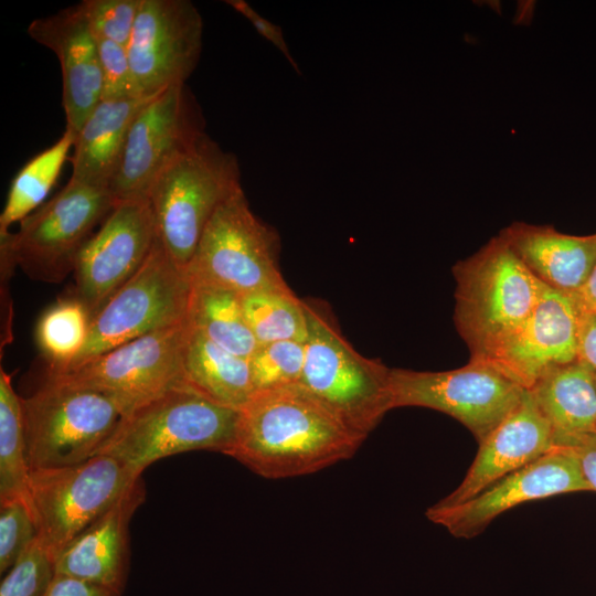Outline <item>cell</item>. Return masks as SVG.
Segmentation results:
<instances>
[{
	"instance_id": "cell-38",
	"label": "cell",
	"mask_w": 596,
	"mask_h": 596,
	"mask_svg": "<svg viewBox=\"0 0 596 596\" xmlns=\"http://www.w3.org/2000/svg\"><path fill=\"white\" fill-rule=\"evenodd\" d=\"M577 360L596 372V313L581 312Z\"/></svg>"
},
{
	"instance_id": "cell-27",
	"label": "cell",
	"mask_w": 596,
	"mask_h": 596,
	"mask_svg": "<svg viewBox=\"0 0 596 596\" xmlns=\"http://www.w3.org/2000/svg\"><path fill=\"white\" fill-rule=\"evenodd\" d=\"M11 375L0 369V500L30 501V475L22 402ZM32 507V505H31Z\"/></svg>"
},
{
	"instance_id": "cell-16",
	"label": "cell",
	"mask_w": 596,
	"mask_h": 596,
	"mask_svg": "<svg viewBox=\"0 0 596 596\" xmlns=\"http://www.w3.org/2000/svg\"><path fill=\"white\" fill-rule=\"evenodd\" d=\"M590 491L573 450L555 446L533 462L504 476L475 497L448 507L433 504L426 517L451 535L471 539L503 512L540 499Z\"/></svg>"
},
{
	"instance_id": "cell-19",
	"label": "cell",
	"mask_w": 596,
	"mask_h": 596,
	"mask_svg": "<svg viewBox=\"0 0 596 596\" xmlns=\"http://www.w3.org/2000/svg\"><path fill=\"white\" fill-rule=\"evenodd\" d=\"M554 447L553 429L526 390L518 406L479 443L462 481L435 504L461 503Z\"/></svg>"
},
{
	"instance_id": "cell-13",
	"label": "cell",
	"mask_w": 596,
	"mask_h": 596,
	"mask_svg": "<svg viewBox=\"0 0 596 596\" xmlns=\"http://www.w3.org/2000/svg\"><path fill=\"white\" fill-rule=\"evenodd\" d=\"M204 132L200 105L187 84L170 86L152 97L129 128L109 185L115 203L148 199L160 172Z\"/></svg>"
},
{
	"instance_id": "cell-21",
	"label": "cell",
	"mask_w": 596,
	"mask_h": 596,
	"mask_svg": "<svg viewBox=\"0 0 596 596\" xmlns=\"http://www.w3.org/2000/svg\"><path fill=\"white\" fill-rule=\"evenodd\" d=\"M499 235L543 285L571 296L596 267V232L572 235L551 225L513 222Z\"/></svg>"
},
{
	"instance_id": "cell-7",
	"label": "cell",
	"mask_w": 596,
	"mask_h": 596,
	"mask_svg": "<svg viewBox=\"0 0 596 596\" xmlns=\"http://www.w3.org/2000/svg\"><path fill=\"white\" fill-rule=\"evenodd\" d=\"M192 331L189 318L156 330L47 379L100 393L123 416L168 391L187 384L184 353Z\"/></svg>"
},
{
	"instance_id": "cell-37",
	"label": "cell",
	"mask_w": 596,
	"mask_h": 596,
	"mask_svg": "<svg viewBox=\"0 0 596 596\" xmlns=\"http://www.w3.org/2000/svg\"><path fill=\"white\" fill-rule=\"evenodd\" d=\"M42 596H116L113 592L96 584L72 577L54 574Z\"/></svg>"
},
{
	"instance_id": "cell-24",
	"label": "cell",
	"mask_w": 596,
	"mask_h": 596,
	"mask_svg": "<svg viewBox=\"0 0 596 596\" xmlns=\"http://www.w3.org/2000/svg\"><path fill=\"white\" fill-rule=\"evenodd\" d=\"M183 369L187 384L217 404L241 409L255 394L248 359L220 348L193 327Z\"/></svg>"
},
{
	"instance_id": "cell-5",
	"label": "cell",
	"mask_w": 596,
	"mask_h": 596,
	"mask_svg": "<svg viewBox=\"0 0 596 596\" xmlns=\"http://www.w3.org/2000/svg\"><path fill=\"white\" fill-rule=\"evenodd\" d=\"M454 321L470 358L523 321L545 287L498 234L453 267Z\"/></svg>"
},
{
	"instance_id": "cell-22",
	"label": "cell",
	"mask_w": 596,
	"mask_h": 596,
	"mask_svg": "<svg viewBox=\"0 0 596 596\" xmlns=\"http://www.w3.org/2000/svg\"><path fill=\"white\" fill-rule=\"evenodd\" d=\"M152 97L100 100L76 134L70 180L109 189L131 123Z\"/></svg>"
},
{
	"instance_id": "cell-2",
	"label": "cell",
	"mask_w": 596,
	"mask_h": 596,
	"mask_svg": "<svg viewBox=\"0 0 596 596\" xmlns=\"http://www.w3.org/2000/svg\"><path fill=\"white\" fill-rule=\"evenodd\" d=\"M308 320L300 386L365 440L393 409L391 369L360 354L323 306L304 300Z\"/></svg>"
},
{
	"instance_id": "cell-26",
	"label": "cell",
	"mask_w": 596,
	"mask_h": 596,
	"mask_svg": "<svg viewBox=\"0 0 596 596\" xmlns=\"http://www.w3.org/2000/svg\"><path fill=\"white\" fill-rule=\"evenodd\" d=\"M76 135L66 129L51 147L29 160L14 175L0 214V231L24 220L38 210L54 187Z\"/></svg>"
},
{
	"instance_id": "cell-35",
	"label": "cell",
	"mask_w": 596,
	"mask_h": 596,
	"mask_svg": "<svg viewBox=\"0 0 596 596\" xmlns=\"http://www.w3.org/2000/svg\"><path fill=\"white\" fill-rule=\"evenodd\" d=\"M225 3L245 17L252 23L255 30L269 43H272L285 56L291 66L299 72L298 64L289 51L280 26L260 15L245 0H226Z\"/></svg>"
},
{
	"instance_id": "cell-8",
	"label": "cell",
	"mask_w": 596,
	"mask_h": 596,
	"mask_svg": "<svg viewBox=\"0 0 596 596\" xmlns=\"http://www.w3.org/2000/svg\"><path fill=\"white\" fill-rule=\"evenodd\" d=\"M115 205L108 188L70 180L22 220L15 233L0 231V241L31 279L57 284L74 272L82 247Z\"/></svg>"
},
{
	"instance_id": "cell-14",
	"label": "cell",
	"mask_w": 596,
	"mask_h": 596,
	"mask_svg": "<svg viewBox=\"0 0 596 596\" xmlns=\"http://www.w3.org/2000/svg\"><path fill=\"white\" fill-rule=\"evenodd\" d=\"M203 21L189 0H141L127 44L139 97L185 84L202 51Z\"/></svg>"
},
{
	"instance_id": "cell-15",
	"label": "cell",
	"mask_w": 596,
	"mask_h": 596,
	"mask_svg": "<svg viewBox=\"0 0 596 596\" xmlns=\"http://www.w3.org/2000/svg\"><path fill=\"white\" fill-rule=\"evenodd\" d=\"M148 199L117 203L82 247L74 267L77 298L91 318L140 268L156 240Z\"/></svg>"
},
{
	"instance_id": "cell-9",
	"label": "cell",
	"mask_w": 596,
	"mask_h": 596,
	"mask_svg": "<svg viewBox=\"0 0 596 596\" xmlns=\"http://www.w3.org/2000/svg\"><path fill=\"white\" fill-rule=\"evenodd\" d=\"M192 288L187 270L157 237L140 268L93 317L83 350L64 372L132 339L187 320Z\"/></svg>"
},
{
	"instance_id": "cell-31",
	"label": "cell",
	"mask_w": 596,
	"mask_h": 596,
	"mask_svg": "<svg viewBox=\"0 0 596 596\" xmlns=\"http://www.w3.org/2000/svg\"><path fill=\"white\" fill-rule=\"evenodd\" d=\"M36 539L31 504L22 499L0 500V572L10 570Z\"/></svg>"
},
{
	"instance_id": "cell-20",
	"label": "cell",
	"mask_w": 596,
	"mask_h": 596,
	"mask_svg": "<svg viewBox=\"0 0 596 596\" xmlns=\"http://www.w3.org/2000/svg\"><path fill=\"white\" fill-rule=\"evenodd\" d=\"M145 498L140 478L58 554L55 574L96 584L120 596L129 564V522Z\"/></svg>"
},
{
	"instance_id": "cell-12",
	"label": "cell",
	"mask_w": 596,
	"mask_h": 596,
	"mask_svg": "<svg viewBox=\"0 0 596 596\" xmlns=\"http://www.w3.org/2000/svg\"><path fill=\"white\" fill-rule=\"evenodd\" d=\"M525 391L478 359L449 371L391 369L393 408L418 406L445 413L467 427L478 444L518 406Z\"/></svg>"
},
{
	"instance_id": "cell-28",
	"label": "cell",
	"mask_w": 596,
	"mask_h": 596,
	"mask_svg": "<svg viewBox=\"0 0 596 596\" xmlns=\"http://www.w3.org/2000/svg\"><path fill=\"white\" fill-rule=\"evenodd\" d=\"M241 305L258 345L278 341H306L308 320L305 304L290 288L241 295Z\"/></svg>"
},
{
	"instance_id": "cell-11",
	"label": "cell",
	"mask_w": 596,
	"mask_h": 596,
	"mask_svg": "<svg viewBox=\"0 0 596 596\" xmlns=\"http://www.w3.org/2000/svg\"><path fill=\"white\" fill-rule=\"evenodd\" d=\"M118 459L98 455L84 462L31 470L30 501L38 539L54 563L138 480Z\"/></svg>"
},
{
	"instance_id": "cell-1",
	"label": "cell",
	"mask_w": 596,
	"mask_h": 596,
	"mask_svg": "<svg viewBox=\"0 0 596 596\" xmlns=\"http://www.w3.org/2000/svg\"><path fill=\"white\" fill-rule=\"evenodd\" d=\"M363 441L295 385L255 393L238 409L225 455L264 478L283 479L349 459Z\"/></svg>"
},
{
	"instance_id": "cell-23",
	"label": "cell",
	"mask_w": 596,
	"mask_h": 596,
	"mask_svg": "<svg viewBox=\"0 0 596 596\" xmlns=\"http://www.w3.org/2000/svg\"><path fill=\"white\" fill-rule=\"evenodd\" d=\"M555 443L596 433V372L579 360L554 366L528 389Z\"/></svg>"
},
{
	"instance_id": "cell-34",
	"label": "cell",
	"mask_w": 596,
	"mask_h": 596,
	"mask_svg": "<svg viewBox=\"0 0 596 596\" xmlns=\"http://www.w3.org/2000/svg\"><path fill=\"white\" fill-rule=\"evenodd\" d=\"M102 71V100L140 98L137 94L127 47L97 39Z\"/></svg>"
},
{
	"instance_id": "cell-32",
	"label": "cell",
	"mask_w": 596,
	"mask_h": 596,
	"mask_svg": "<svg viewBox=\"0 0 596 596\" xmlns=\"http://www.w3.org/2000/svg\"><path fill=\"white\" fill-rule=\"evenodd\" d=\"M54 574V561L36 539L2 579L0 596H42Z\"/></svg>"
},
{
	"instance_id": "cell-6",
	"label": "cell",
	"mask_w": 596,
	"mask_h": 596,
	"mask_svg": "<svg viewBox=\"0 0 596 596\" xmlns=\"http://www.w3.org/2000/svg\"><path fill=\"white\" fill-rule=\"evenodd\" d=\"M21 402L31 470L73 466L98 456L123 418L105 395L50 379Z\"/></svg>"
},
{
	"instance_id": "cell-33",
	"label": "cell",
	"mask_w": 596,
	"mask_h": 596,
	"mask_svg": "<svg viewBox=\"0 0 596 596\" xmlns=\"http://www.w3.org/2000/svg\"><path fill=\"white\" fill-rule=\"evenodd\" d=\"M79 4L96 39L127 46L141 0H84Z\"/></svg>"
},
{
	"instance_id": "cell-17",
	"label": "cell",
	"mask_w": 596,
	"mask_h": 596,
	"mask_svg": "<svg viewBox=\"0 0 596 596\" xmlns=\"http://www.w3.org/2000/svg\"><path fill=\"white\" fill-rule=\"evenodd\" d=\"M579 321L574 297L545 286L523 321L470 359L492 364L528 390L550 369L577 360Z\"/></svg>"
},
{
	"instance_id": "cell-3",
	"label": "cell",
	"mask_w": 596,
	"mask_h": 596,
	"mask_svg": "<svg viewBox=\"0 0 596 596\" xmlns=\"http://www.w3.org/2000/svg\"><path fill=\"white\" fill-rule=\"evenodd\" d=\"M241 189L236 156L206 132L160 172L148 200L158 238L180 267L187 270L209 221Z\"/></svg>"
},
{
	"instance_id": "cell-36",
	"label": "cell",
	"mask_w": 596,
	"mask_h": 596,
	"mask_svg": "<svg viewBox=\"0 0 596 596\" xmlns=\"http://www.w3.org/2000/svg\"><path fill=\"white\" fill-rule=\"evenodd\" d=\"M555 446L574 451L590 491L596 492V433L567 437L556 441Z\"/></svg>"
},
{
	"instance_id": "cell-25",
	"label": "cell",
	"mask_w": 596,
	"mask_h": 596,
	"mask_svg": "<svg viewBox=\"0 0 596 596\" xmlns=\"http://www.w3.org/2000/svg\"><path fill=\"white\" fill-rule=\"evenodd\" d=\"M192 284L188 315L192 327L220 348L249 359L258 343L244 317L241 295L216 286Z\"/></svg>"
},
{
	"instance_id": "cell-29",
	"label": "cell",
	"mask_w": 596,
	"mask_h": 596,
	"mask_svg": "<svg viewBox=\"0 0 596 596\" xmlns=\"http://www.w3.org/2000/svg\"><path fill=\"white\" fill-rule=\"evenodd\" d=\"M91 315L74 296L60 299L40 317L35 337L49 362L47 374L64 372L83 350L89 331Z\"/></svg>"
},
{
	"instance_id": "cell-39",
	"label": "cell",
	"mask_w": 596,
	"mask_h": 596,
	"mask_svg": "<svg viewBox=\"0 0 596 596\" xmlns=\"http://www.w3.org/2000/svg\"><path fill=\"white\" fill-rule=\"evenodd\" d=\"M573 297L581 312L596 313V267L586 285Z\"/></svg>"
},
{
	"instance_id": "cell-30",
	"label": "cell",
	"mask_w": 596,
	"mask_h": 596,
	"mask_svg": "<svg viewBox=\"0 0 596 596\" xmlns=\"http://www.w3.org/2000/svg\"><path fill=\"white\" fill-rule=\"evenodd\" d=\"M305 342L278 341L258 345L248 359L255 393L299 385Z\"/></svg>"
},
{
	"instance_id": "cell-18",
	"label": "cell",
	"mask_w": 596,
	"mask_h": 596,
	"mask_svg": "<svg viewBox=\"0 0 596 596\" xmlns=\"http://www.w3.org/2000/svg\"><path fill=\"white\" fill-rule=\"evenodd\" d=\"M28 34L60 62L65 128L76 135L102 100L103 91L97 39L81 4L33 20Z\"/></svg>"
},
{
	"instance_id": "cell-4",
	"label": "cell",
	"mask_w": 596,
	"mask_h": 596,
	"mask_svg": "<svg viewBox=\"0 0 596 596\" xmlns=\"http://www.w3.org/2000/svg\"><path fill=\"white\" fill-rule=\"evenodd\" d=\"M237 418L238 409L184 384L123 416L99 455L111 456L141 476L152 462L171 455L192 450L226 454Z\"/></svg>"
},
{
	"instance_id": "cell-10",
	"label": "cell",
	"mask_w": 596,
	"mask_h": 596,
	"mask_svg": "<svg viewBox=\"0 0 596 596\" xmlns=\"http://www.w3.org/2000/svg\"><path fill=\"white\" fill-rule=\"evenodd\" d=\"M277 233L251 210L244 190L213 214L187 267L192 283L240 295L287 289L277 262Z\"/></svg>"
}]
</instances>
